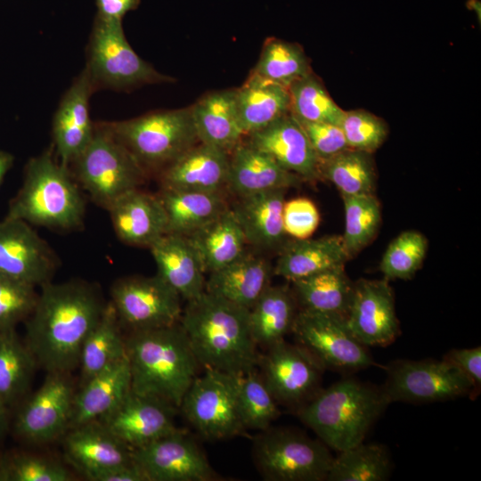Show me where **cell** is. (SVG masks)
I'll return each mask as SVG.
<instances>
[{
	"label": "cell",
	"mask_w": 481,
	"mask_h": 481,
	"mask_svg": "<svg viewBox=\"0 0 481 481\" xmlns=\"http://www.w3.org/2000/svg\"><path fill=\"white\" fill-rule=\"evenodd\" d=\"M8 406L0 400V441L8 428Z\"/></svg>",
	"instance_id": "55"
},
{
	"label": "cell",
	"mask_w": 481,
	"mask_h": 481,
	"mask_svg": "<svg viewBox=\"0 0 481 481\" xmlns=\"http://www.w3.org/2000/svg\"><path fill=\"white\" fill-rule=\"evenodd\" d=\"M247 142L303 181L321 178L320 160L299 122L289 113L248 135Z\"/></svg>",
	"instance_id": "20"
},
{
	"label": "cell",
	"mask_w": 481,
	"mask_h": 481,
	"mask_svg": "<svg viewBox=\"0 0 481 481\" xmlns=\"http://www.w3.org/2000/svg\"><path fill=\"white\" fill-rule=\"evenodd\" d=\"M85 212V200L69 168L46 151L28 161L22 185L11 200L6 217L68 231L82 225Z\"/></svg>",
	"instance_id": "5"
},
{
	"label": "cell",
	"mask_w": 481,
	"mask_h": 481,
	"mask_svg": "<svg viewBox=\"0 0 481 481\" xmlns=\"http://www.w3.org/2000/svg\"><path fill=\"white\" fill-rule=\"evenodd\" d=\"M443 360L456 367L473 384L476 391L481 386V348L452 349Z\"/></svg>",
	"instance_id": "51"
},
{
	"label": "cell",
	"mask_w": 481,
	"mask_h": 481,
	"mask_svg": "<svg viewBox=\"0 0 481 481\" xmlns=\"http://www.w3.org/2000/svg\"><path fill=\"white\" fill-rule=\"evenodd\" d=\"M36 288L0 272V330L15 329L26 321L37 301Z\"/></svg>",
	"instance_id": "47"
},
{
	"label": "cell",
	"mask_w": 481,
	"mask_h": 481,
	"mask_svg": "<svg viewBox=\"0 0 481 481\" xmlns=\"http://www.w3.org/2000/svg\"><path fill=\"white\" fill-rule=\"evenodd\" d=\"M272 273L266 259L247 250L237 260L210 273L205 290L250 309L271 285Z\"/></svg>",
	"instance_id": "30"
},
{
	"label": "cell",
	"mask_w": 481,
	"mask_h": 481,
	"mask_svg": "<svg viewBox=\"0 0 481 481\" xmlns=\"http://www.w3.org/2000/svg\"><path fill=\"white\" fill-rule=\"evenodd\" d=\"M96 89L85 69L63 95L53 120V139L63 166L69 164L91 141L95 125L90 118L89 101Z\"/></svg>",
	"instance_id": "21"
},
{
	"label": "cell",
	"mask_w": 481,
	"mask_h": 481,
	"mask_svg": "<svg viewBox=\"0 0 481 481\" xmlns=\"http://www.w3.org/2000/svg\"><path fill=\"white\" fill-rule=\"evenodd\" d=\"M350 257L341 235L285 242L273 268V274L293 281L316 273L345 265Z\"/></svg>",
	"instance_id": "31"
},
{
	"label": "cell",
	"mask_w": 481,
	"mask_h": 481,
	"mask_svg": "<svg viewBox=\"0 0 481 481\" xmlns=\"http://www.w3.org/2000/svg\"><path fill=\"white\" fill-rule=\"evenodd\" d=\"M389 404L381 387L347 378L321 389L298 416L323 444L341 452L363 442Z\"/></svg>",
	"instance_id": "4"
},
{
	"label": "cell",
	"mask_w": 481,
	"mask_h": 481,
	"mask_svg": "<svg viewBox=\"0 0 481 481\" xmlns=\"http://www.w3.org/2000/svg\"><path fill=\"white\" fill-rule=\"evenodd\" d=\"M107 210L117 236L127 245L150 248L167 233L166 212L158 195L133 189Z\"/></svg>",
	"instance_id": "22"
},
{
	"label": "cell",
	"mask_w": 481,
	"mask_h": 481,
	"mask_svg": "<svg viewBox=\"0 0 481 481\" xmlns=\"http://www.w3.org/2000/svg\"><path fill=\"white\" fill-rule=\"evenodd\" d=\"M285 189L239 197L231 208L241 227L247 243L272 249L285 243L283 207Z\"/></svg>",
	"instance_id": "28"
},
{
	"label": "cell",
	"mask_w": 481,
	"mask_h": 481,
	"mask_svg": "<svg viewBox=\"0 0 481 481\" xmlns=\"http://www.w3.org/2000/svg\"><path fill=\"white\" fill-rule=\"evenodd\" d=\"M86 477L90 481H148L143 471L135 462L98 471Z\"/></svg>",
	"instance_id": "52"
},
{
	"label": "cell",
	"mask_w": 481,
	"mask_h": 481,
	"mask_svg": "<svg viewBox=\"0 0 481 481\" xmlns=\"http://www.w3.org/2000/svg\"><path fill=\"white\" fill-rule=\"evenodd\" d=\"M345 321L351 334L367 347L393 343L400 335V326L388 280L361 279L354 282Z\"/></svg>",
	"instance_id": "17"
},
{
	"label": "cell",
	"mask_w": 481,
	"mask_h": 481,
	"mask_svg": "<svg viewBox=\"0 0 481 481\" xmlns=\"http://www.w3.org/2000/svg\"><path fill=\"white\" fill-rule=\"evenodd\" d=\"M133 460L148 481H211L217 477L201 448L180 429L133 449Z\"/></svg>",
	"instance_id": "16"
},
{
	"label": "cell",
	"mask_w": 481,
	"mask_h": 481,
	"mask_svg": "<svg viewBox=\"0 0 481 481\" xmlns=\"http://www.w3.org/2000/svg\"><path fill=\"white\" fill-rule=\"evenodd\" d=\"M140 0H95L97 17L109 20H122L130 11L137 8Z\"/></svg>",
	"instance_id": "53"
},
{
	"label": "cell",
	"mask_w": 481,
	"mask_h": 481,
	"mask_svg": "<svg viewBox=\"0 0 481 481\" xmlns=\"http://www.w3.org/2000/svg\"><path fill=\"white\" fill-rule=\"evenodd\" d=\"M309 60L297 44L278 38L268 39L253 73L286 88L311 73Z\"/></svg>",
	"instance_id": "41"
},
{
	"label": "cell",
	"mask_w": 481,
	"mask_h": 481,
	"mask_svg": "<svg viewBox=\"0 0 481 481\" xmlns=\"http://www.w3.org/2000/svg\"><path fill=\"white\" fill-rule=\"evenodd\" d=\"M76 392L66 372H47L42 386L20 408L14 421L18 436L46 444L69 430Z\"/></svg>",
	"instance_id": "15"
},
{
	"label": "cell",
	"mask_w": 481,
	"mask_h": 481,
	"mask_svg": "<svg viewBox=\"0 0 481 481\" xmlns=\"http://www.w3.org/2000/svg\"><path fill=\"white\" fill-rule=\"evenodd\" d=\"M290 113L298 120L339 126L345 110L330 96L313 71L289 88Z\"/></svg>",
	"instance_id": "42"
},
{
	"label": "cell",
	"mask_w": 481,
	"mask_h": 481,
	"mask_svg": "<svg viewBox=\"0 0 481 481\" xmlns=\"http://www.w3.org/2000/svg\"><path fill=\"white\" fill-rule=\"evenodd\" d=\"M428 251V240L420 232L408 230L387 246L379 270L387 280H407L420 269Z\"/></svg>",
	"instance_id": "45"
},
{
	"label": "cell",
	"mask_w": 481,
	"mask_h": 481,
	"mask_svg": "<svg viewBox=\"0 0 481 481\" xmlns=\"http://www.w3.org/2000/svg\"><path fill=\"white\" fill-rule=\"evenodd\" d=\"M149 249L158 268L157 274L181 298L190 301L205 291V271L187 236L166 233Z\"/></svg>",
	"instance_id": "26"
},
{
	"label": "cell",
	"mask_w": 481,
	"mask_h": 481,
	"mask_svg": "<svg viewBox=\"0 0 481 481\" xmlns=\"http://www.w3.org/2000/svg\"><path fill=\"white\" fill-rule=\"evenodd\" d=\"M319 223L318 208L311 200L300 197L285 201L283 227L287 236L295 240L308 239L315 232Z\"/></svg>",
	"instance_id": "49"
},
{
	"label": "cell",
	"mask_w": 481,
	"mask_h": 481,
	"mask_svg": "<svg viewBox=\"0 0 481 481\" xmlns=\"http://www.w3.org/2000/svg\"><path fill=\"white\" fill-rule=\"evenodd\" d=\"M71 475L60 462L25 452L0 459V481H69Z\"/></svg>",
	"instance_id": "46"
},
{
	"label": "cell",
	"mask_w": 481,
	"mask_h": 481,
	"mask_svg": "<svg viewBox=\"0 0 481 481\" xmlns=\"http://www.w3.org/2000/svg\"><path fill=\"white\" fill-rule=\"evenodd\" d=\"M262 377L278 403L298 409L322 388L325 369L305 347L285 340L266 348L260 356Z\"/></svg>",
	"instance_id": "14"
},
{
	"label": "cell",
	"mask_w": 481,
	"mask_h": 481,
	"mask_svg": "<svg viewBox=\"0 0 481 481\" xmlns=\"http://www.w3.org/2000/svg\"><path fill=\"white\" fill-rule=\"evenodd\" d=\"M131 391V372L126 354L80 386L75 394L69 429L99 420Z\"/></svg>",
	"instance_id": "27"
},
{
	"label": "cell",
	"mask_w": 481,
	"mask_h": 481,
	"mask_svg": "<svg viewBox=\"0 0 481 481\" xmlns=\"http://www.w3.org/2000/svg\"><path fill=\"white\" fill-rule=\"evenodd\" d=\"M110 295L120 325L132 331L170 326L182 315L181 297L158 274L118 279Z\"/></svg>",
	"instance_id": "13"
},
{
	"label": "cell",
	"mask_w": 481,
	"mask_h": 481,
	"mask_svg": "<svg viewBox=\"0 0 481 481\" xmlns=\"http://www.w3.org/2000/svg\"><path fill=\"white\" fill-rule=\"evenodd\" d=\"M297 120L303 127L320 163L348 148L340 126Z\"/></svg>",
	"instance_id": "50"
},
{
	"label": "cell",
	"mask_w": 481,
	"mask_h": 481,
	"mask_svg": "<svg viewBox=\"0 0 481 481\" xmlns=\"http://www.w3.org/2000/svg\"><path fill=\"white\" fill-rule=\"evenodd\" d=\"M304 182L274 159L249 143L240 142L230 152L227 187L238 197L289 189Z\"/></svg>",
	"instance_id": "23"
},
{
	"label": "cell",
	"mask_w": 481,
	"mask_h": 481,
	"mask_svg": "<svg viewBox=\"0 0 481 481\" xmlns=\"http://www.w3.org/2000/svg\"><path fill=\"white\" fill-rule=\"evenodd\" d=\"M125 355V338L120 331V322L110 302L83 344L79 357L80 386Z\"/></svg>",
	"instance_id": "37"
},
{
	"label": "cell",
	"mask_w": 481,
	"mask_h": 481,
	"mask_svg": "<svg viewBox=\"0 0 481 481\" xmlns=\"http://www.w3.org/2000/svg\"><path fill=\"white\" fill-rule=\"evenodd\" d=\"M13 164V156L6 151H0V185L2 184L4 176L11 169Z\"/></svg>",
	"instance_id": "54"
},
{
	"label": "cell",
	"mask_w": 481,
	"mask_h": 481,
	"mask_svg": "<svg viewBox=\"0 0 481 481\" xmlns=\"http://www.w3.org/2000/svg\"><path fill=\"white\" fill-rule=\"evenodd\" d=\"M389 403H434L470 396L471 381L444 360H395L381 387Z\"/></svg>",
	"instance_id": "11"
},
{
	"label": "cell",
	"mask_w": 481,
	"mask_h": 481,
	"mask_svg": "<svg viewBox=\"0 0 481 481\" xmlns=\"http://www.w3.org/2000/svg\"><path fill=\"white\" fill-rule=\"evenodd\" d=\"M291 332L325 369L351 372L374 364L368 347L351 334L341 316L300 309Z\"/></svg>",
	"instance_id": "12"
},
{
	"label": "cell",
	"mask_w": 481,
	"mask_h": 481,
	"mask_svg": "<svg viewBox=\"0 0 481 481\" xmlns=\"http://www.w3.org/2000/svg\"><path fill=\"white\" fill-rule=\"evenodd\" d=\"M199 143L230 153L245 136L238 115L236 89L211 92L191 106Z\"/></svg>",
	"instance_id": "29"
},
{
	"label": "cell",
	"mask_w": 481,
	"mask_h": 481,
	"mask_svg": "<svg viewBox=\"0 0 481 481\" xmlns=\"http://www.w3.org/2000/svg\"><path fill=\"white\" fill-rule=\"evenodd\" d=\"M188 238L208 273L228 265L247 251L246 238L230 208Z\"/></svg>",
	"instance_id": "34"
},
{
	"label": "cell",
	"mask_w": 481,
	"mask_h": 481,
	"mask_svg": "<svg viewBox=\"0 0 481 481\" xmlns=\"http://www.w3.org/2000/svg\"><path fill=\"white\" fill-rule=\"evenodd\" d=\"M339 126L348 148L369 153L382 145L388 133L380 118L364 110H345Z\"/></svg>",
	"instance_id": "48"
},
{
	"label": "cell",
	"mask_w": 481,
	"mask_h": 481,
	"mask_svg": "<svg viewBox=\"0 0 481 481\" xmlns=\"http://www.w3.org/2000/svg\"><path fill=\"white\" fill-rule=\"evenodd\" d=\"M201 437L223 440L241 434L238 377L206 368L185 393L179 407Z\"/></svg>",
	"instance_id": "10"
},
{
	"label": "cell",
	"mask_w": 481,
	"mask_h": 481,
	"mask_svg": "<svg viewBox=\"0 0 481 481\" xmlns=\"http://www.w3.org/2000/svg\"><path fill=\"white\" fill-rule=\"evenodd\" d=\"M95 88L126 89L143 84L169 81L133 50L122 20L95 17L86 67Z\"/></svg>",
	"instance_id": "9"
},
{
	"label": "cell",
	"mask_w": 481,
	"mask_h": 481,
	"mask_svg": "<svg viewBox=\"0 0 481 481\" xmlns=\"http://www.w3.org/2000/svg\"><path fill=\"white\" fill-rule=\"evenodd\" d=\"M204 369L233 376L257 369L260 355L249 325V309L206 290L187 301L179 321Z\"/></svg>",
	"instance_id": "2"
},
{
	"label": "cell",
	"mask_w": 481,
	"mask_h": 481,
	"mask_svg": "<svg viewBox=\"0 0 481 481\" xmlns=\"http://www.w3.org/2000/svg\"><path fill=\"white\" fill-rule=\"evenodd\" d=\"M37 365L15 329L0 330V400L8 407L27 392Z\"/></svg>",
	"instance_id": "38"
},
{
	"label": "cell",
	"mask_w": 481,
	"mask_h": 481,
	"mask_svg": "<svg viewBox=\"0 0 481 481\" xmlns=\"http://www.w3.org/2000/svg\"><path fill=\"white\" fill-rule=\"evenodd\" d=\"M26 319L25 344L46 372L69 373L79 365L83 344L106 304L94 285L84 281L41 286Z\"/></svg>",
	"instance_id": "1"
},
{
	"label": "cell",
	"mask_w": 481,
	"mask_h": 481,
	"mask_svg": "<svg viewBox=\"0 0 481 481\" xmlns=\"http://www.w3.org/2000/svg\"><path fill=\"white\" fill-rule=\"evenodd\" d=\"M102 125L144 169L167 167L199 143L191 107Z\"/></svg>",
	"instance_id": "6"
},
{
	"label": "cell",
	"mask_w": 481,
	"mask_h": 481,
	"mask_svg": "<svg viewBox=\"0 0 481 481\" xmlns=\"http://www.w3.org/2000/svg\"><path fill=\"white\" fill-rule=\"evenodd\" d=\"M65 435L66 457L85 477L134 462L133 449L98 420L70 428Z\"/></svg>",
	"instance_id": "25"
},
{
	"label": "cell",
	"mask_w": 481,
	"mask_h": 481,
	"mask_svg": "<svg viewBox=\"0 0 481 481\" xmlns=\"http://www.w3.org/2000/svg\"><path fill=\"white\" fill-rule=\"evenodd\" d=\"M391 470L392 462L385 445L361 442L333 458L326 480L384 481Z\"/></svg>",
	"instance_id": "40"
},
{
	"label": "cell",
	"mask_w": 481,
	"mask_h": 481,
	"mask_svg": "<svg viewBox=\"0 0 481 481\" xmlns=\"http://www.w3.org/2000/svg\"><path fill=\"white\" fill-rule=\"evenodd\" d=\"M236 104L245 136L290 113L288 88L253 72L236 89Z\"/></svg>",
	"instance_id": "32"
},
{
	"label": "cell",
	"mask_w": 481,
	"mask_h": 481,
	"mask_svg": "<svg viewBox=\"0 0 481 481\" xmlns=\"http://www.w3.org/2000/svg\"><path fill=\"white\" fill-rule=\"evenodd\" d=\"M238 401L246 429L265 430L280 415L278 402L257 369L238 377Z\"/></svg>",
	"instance_id": "44"
},
{
	"label": "cell",
	"mask_w": 481,
	"mask_h": 481,
	"mask_svg": "<svg viewBox=\"0 0 481 481\" xmlns=\"http://www.w3.org/2000/svg\"><path fill=\"white\" fill-rule=\"evenodd\" d=\"M125 346L131 390L179 409L200 366L181 324L133 330Z\"/></svg>",
	"instance_id": "3"
},
{
	"label": "cell",
	"mask_w": 481,
	"mask_h": 481,
	"mask_svg": "<svg viewBox=\"0 0 481 481\" xmlns=\"http://www.w3.org/2000/svg\"><path fill=\"white\" fill-rule=\"evenodd\" d=\"M69 166L92 200L106 209L139 188L145 178V169L102 124L95 126L91 141Z\"/></svg>",
	"instance_id": "7"
},
{
	"label": "cell",
	"mask_w": 481,
	"mask_h": 481,
	"mask_svg": "<svg viewBox=\"0 0 481 481\" xmlns=\"http://www.w3.org/2000/svg\"><path fill=\"white\" fill-rule=\"evenodd\" d=\"M291 282L300 309L346 318L354 282L347 277L345 265L332 267Z\"/></svg>",
	"instance_id": "36"
},
{
	"label": "cell",
	"mask_w": 481,
	"mask_h": 481,
	"mask_svg": "<svg viewBox=\"0 0 481 481\" xmlns=\"http://www.w3.org/2000/svg\"><path fill=\"white\" fill-rule=\"evenodd\" d=\"M158 196L166 212L167 233L187 237L228 208L222 191L200 192L162 188Z\"/></svg>",
	"instance_id": "33"
},
{
	"label": "cell",
	"mask_w": 481,
	"mask_h": 481,
	"mask_svg": "<svg viewBox=\"0 0 481 481\" xmlns=\"http://www.w3.org/2000/svg\"><path fill=\"white\" fill-rule=\"evenodd\" d=\"M175 409L165 401L131 390L98 421L120 441L135 449L177 430L174 423Z\"/></svg>",
	"instance_id": "19"
},
{
	"label": "cell",
	"mask_w": 481,
	"mask_h": 481,
	"mask_svg": "<svg viewBox=\"0 0 481 481\" xmlns=\"http://www.w3.org/2000/svg\"><path fill=\"white\" fill-rule=\"evenodd\" d=\"M230 153L198 143L165 167L162 188L217 192L227 186Z\"/></svg>",
	"instance_id": "24"
},
{
	"label": "cell",
	"mask_w": 481,
	"mask_h": 481,
	"mask_svg": "<svg viewBox=\"0 0 481 481\" xmlns=\"http://www.w3.org/2000/svg\"><path fill=\"white\" fill-rule=\"evenodd\" d=\"M252 452L258 471L269 481L326 480L334 458L321 440L288 428L262 430Z\"/></svg>",
	"instance_id": "8"
},
{
	"label": "cell",
	"mask_w": 481,
	"mask_h": 481,
	"mask_svg": "<svg viewBox=\"0 0 481 481\" xmlns=\"http://www.w3.org/2000/svg\"><path fill=\"white\" fill-rule=\"evenodd\" d=\"M298 302L288 286H272L249 309V325L257 346L265 348L285 340L292 330L298 314Z\"/></svg>",
	"instance_id": "35"
},
{
	"label": "cell",
	"mask_w": 481,
	"mask_h": 481,
	"mask_svg": "<svg viewBox=\"0 0 481 481\" xmlns=\"http://www.w3.org/2000/svg\"><path fill=\"white\" fill-rule=\"evenodd\" d=\"M345 232L342 239L350 258L377 235L381 222L380 204L375 194L342 196Z\"/></svg>",
	"instance_id": "43"
},
{
	"label": "cell",
	"mask_w": 481,
	"mask_h": 481,
	"mask_svg": "<svg viewBox=\"0 0 481 481\" xmlns=\"http://www.w3.org/2000/svg\"><path fill=\"white\" fill-rule=\"evenodd\" d=\"M320 175L333 183L341 196L374 194L376 172L371 153L347 148L321 162Z\"/></svg>",
	"instance_id": "39"
},
{
	"label": "cell",
	"mask_w": 481,
	"mask_h": 481,
	"mask_svg": "<svg viewBox=\"0 0 481 481\" xmlns=\"http://www.w3.org/2000/svg\"><path fill=\"white\" fill-rule=\"evenodd\" d=\"M59 259L32 226L20 219L0 221V272L41 287L52 281Z\"/></svg>",
	"instance_id": "18"
}]
</instances>
